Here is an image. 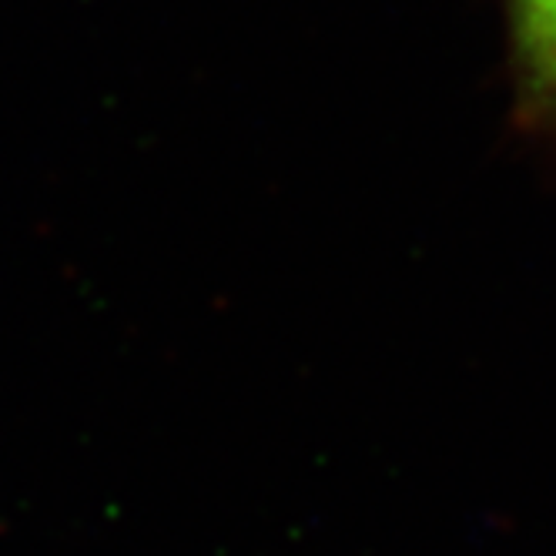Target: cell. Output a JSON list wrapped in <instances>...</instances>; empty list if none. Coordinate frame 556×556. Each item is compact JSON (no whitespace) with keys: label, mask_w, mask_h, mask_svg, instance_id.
<instances>
[{"label":"cell","mask_w":556,"mask_h":556,"mask_svg":"<svg viewBox=\"0 0 556 556\" xmlns=\"http://www.w3.org/2000/svg\"><path fill=\"white\" fill-rule=\"evenodd\" d=\"M509 17L523 108L556 125V0H509Z\"/></svg>","instance_id":"obj_1"}]
</instances>
